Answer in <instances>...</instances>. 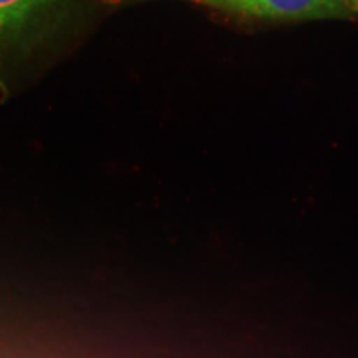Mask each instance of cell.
Segmentation results:
<instances>
[{"label":"cell","instance_id":"6da1fadb","mask_svg":"<svg viewBox=\"0 0 358 358\" xmlns=\"http://www.w3.org/2000/svg\"><path fill=\"white\" fill-rule=\"evenodd\" d=\"M145 2V0H134ZM221 10L267 20H345L353 12L343 0H186Z\"/></svg>","mask_w":358,"mask_h":358},{"label":"cell","instance_id":"7a4b0ae2","mask_svg":"<svg viewBox=\"0 0 358 358\" xmlns=\"http://www.w3.org/2000/svg\"><path fill=\"white\" fill-rule=\"evenodd\" d=\"M343 2H345L348 8H350V10L353 12V15L358 13V0H343Z\"/></svg>","mask_w":358,"mask_h":358}]
</instances>
